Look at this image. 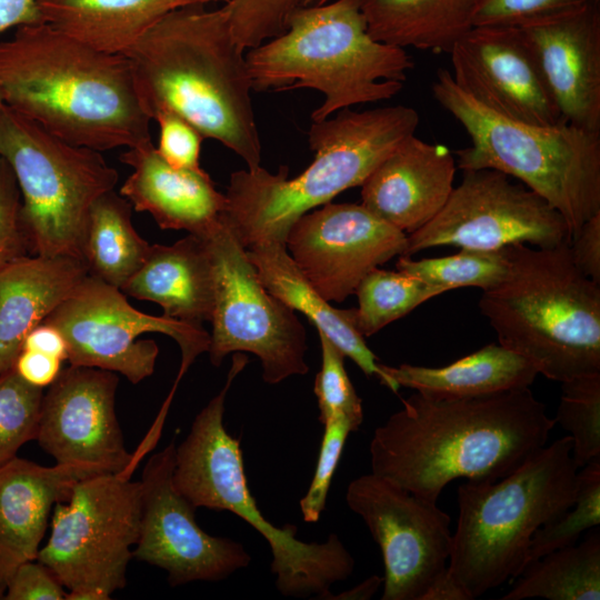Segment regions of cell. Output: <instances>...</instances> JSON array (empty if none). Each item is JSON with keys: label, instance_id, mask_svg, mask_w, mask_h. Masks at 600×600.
Instances as JSON below:
<instances>
[{"label": "cell", "instance_id": "cell-45", "mask_svg": "<svg viewBox=\"0 0 600 600\" xmlns=\"http://www.w3.org/2000/svg\"><path fill=\"white\" fill-rule=\"evenodd\" d=\"M63 361L36 351L21 350L13 369L29 384L46 388L54 382L61 372Z\"/></svg>", "mask_w": 600, "mask_h": 600}, {"label": "cell", "instance_id": "cell-43", "mask_svg": "<svg viewBox=\"0 0 600 600\" xmlns=\"http://www.w3.org/2000/svg\"><path fill=\"white\" fill-rule=\"evenodd\" d=\"M64 587L54 573L38 560L21 563L7 583L6 600H63Z\"/></svg>", "mask_w": 600, "mask_h": 600}, {"label": "cell", "instance_id": "cell-49", "mask_svg": "<svg viewBox=\"0 0 600 600\" xmlns=\"http://www.w3.org/2000/svg\"><path fill=\"white\" fill-rule=\"evenodd\" d=\"M383 583V578L379 576H371L360 584L352 589H349L331 599H344V600H368L378 591L379 587Z\"/></svg>", "mask_w": 600, "mask_h": 600}, {"label": "cell", "instance_id": "cell-41", "mask_svg": "<svg viewBox=\"0 0 600 600\" xmlns=\"http://www.w3.org/2000/svg\"><path fill=\"white\" fill-rule=\"evenodd\" d=\"M21 193L9 163L0 157V271L31 254L21 222Z\"/></svg>", "mask_w": 600, "mask_h": 600}, {"label": "cell", "instance_id": "cell-16", "mask_svg": "<svg viewBox=\"0 0 600 600\" xmlns=\"http://www.w3.org/2000/svg\"><path fill=\"white\" fill-rule=\"evenodd\" d=\"M174 452L171 442L143 468L139 537L132 556L167 571L171 587L223 580L248 567L251 557L241 543L199 527L196 508L173 484Z\"/></svg>", "mask_w": 600, "mask_h": 600}, {"label": "cell", "instance_id": "cell-4", "mask_svg": "<svg viewBox=\"0 0 600 600\" xmlns=\"http://www.w3.org/2000/svg\"><path fill=\"white\" fill-rule=\"evenodd\" d=\"M419 122L418 111L407 106L348 108L331 119L312 121L308 130L312 162L291 179L287 166L277 173L261 166L232 172L221 222L244 249L286 243L300 217L361 186L391 151L416 134Z\"/></svg>", "mask_w": 600, "mask_h": 600}, {"label": "cell", "instance_id": "cell-17", "mask_svg": "<svg viewBox=\"0 0 600 600\" xmlns=\"http://www.w3.org/2000/svg\"><path fill=\"white\" fill-rule=\"evenodd\" d=\"M116 372L70 366L43 394L36 440L56 463L86 464L104 473L132 472L154 442L126 449L116 414Z\"/></svg>", "mask_w": 600, "mask_h": 600}, {"label": "cell", "instance_id": "cell-39", "mask_svg": "<svg viewBox=\"0 0 600 600\" xmlns=\"http://www.w3.org/2000/svg\"><path fill=\"white\" fill-rule=\"evenodd\" d=\"M323 426L317 467L308 491L300 500V510L306 522H317L320 519L346 440L349 433L354 431L350 422L342 418L329 420Z\"/></svg>", "mask_w": 600, "mask_h": 600}, {"label": "cell", "instance_id": "cell-1", "mask_svg": "<svg viewBox=\"0 0 600 600\" xmlns=\"http://www.w3.org/2000/svg\"><path fill=\"white\" fill-rule=\"evenodd\" d=\"M554 426L529 387L469 398L416 391L374 430L371 472L437 502L453 480L506 477L547 444Z\"/></svg>", "mask_w": 600, "mask_h": 600}, {"label": "cell", "instance_id": "cell-30", "mask_svg": "<svg viewBox=\"0 0 600 600\" xmlns=\"http://www.w3.org/2000/svg\"><path fill=\"white\" fill-rule=\"evenodd\" d=\"M132 209L114 190L103 193L91 206L82 237L88 274L119 289L140 269L150 248L133 227Z\"/></svg>", "mask_w": 600, "mask_h": 600}, {"label": "cell", "instance_id": "cell-24", "mask_svg": "<svg viewBox=\"0 0 600 600\" xmlns=\"http://www.w3.org/2000/svg\"><path fill=\"white\" fill-rule=\"evenodd\" d=\"M88 276L78 257L29 254L0 271V376L13 368L26 336Z\"/></svg>", "mask_w": 600, "mask_h": 600}, {"label": "cell", "instance_id": "cell-29", "mask_svg": "<svg viewBox=\"0 0 600 600\" xmlns=\"http://www.w3.org/2000/svg\"><path fill=\"white\" fill-rule=\"evenodd\" d=\"M360 6L374 40L449 53L473 27L476 0H360Z\"/></svg>", "mask_w": 600, "mask_h": 600}, {"label": "cell", "instance_id": "cell-7", "mask_svg": "<svg viewBox=\"0 0 600 600\" xmlns=\"http://www.w3.org/2000/svg\"><path fill=\"white\" fill-rule=\"evenodd\" d=\"M579 469L566 436L503 478L459 486L447 573L470 600L523 572L533 533L573 503Z\"/></svg>", "mask_w": 600, "mask_h": 600}, {"label": "cell", "instance_id": "cell-46", "mask_svg": "<svg viewBox=\"0 0 600 600\" xmlns=\"http://www.w3.org/2000/svg\"><path fill=\"white\" fill-rule=\"evenodd\" d=\"M21 350L41 352L67 361L68 346L61 331L52 324L40 323L24 338Z\"/></svg>", "mask_w": 600, "mask_h": 600}, {"label": "cell", "instance_id": "cell-8", "mask_svg": "<svg viewBox=\"0 0 600 600\" xmlns=\"http://www.w3.org/2000/svg\"><path fill=\"white\" fill-rule=\"evenodd\" d=\"M247 363L246 354L233 353L223 388L196 416L188 436L176 446L173 484L196 509L230 511L267 540L280 593L329 599L330 587L352 573L353 557L336 533L324 542H304L296 538L294 524L277 527L267 520L249 491L240 441L223 424L227 393Z\"/></svg>", "mask_w": 600, "mask_h": 600}, {"label": "cell", "instance_id": "cell-3", "mask_svg": "<svg viewBox=\"0 0 600 600\" xmlns=\"http://www.w3.org/2000/svg\"><path fill=\"white\" fill-rule=\"evenodd\" d=\"M123 56L139 103L151 120L158 110L168 109L204 139L233 151L247 169L260 166L246 51L234 40L223 4L169 12Z\"/></svg>", "mask_w": 600, "mask_h": 600}, {"label": "cell", "instance_id": "cell-31", "mask_svg": "<svg viewBox=\"0 0 600 600\" xmlns=\"http://www.w3.org/2000/svg\"><path fill=\"white\" fill-rule=\"evenodd\" d=\"M502 600L600 599V533L552 551L528 566Z\"/></svg>", "mask_w": 600, "mask_h": 600}, {"label": "cell", "instance_id": "cell-10", "mask_svg": "<svg viewBox=\"0 0 600 600\" xmlns=\"http://www.w3.org/2000/svg\"><path fill=\"white\" fill-rule=\"evenodd\" d=\"M0 157L21 193L30 253L82 259L91 206L114 190L118 171L100 151L68 143L7 104L0 107Z\"/></svg>", "mask_w": 600, "mask_h": 600}, {"label": "cell", "instance_id": "cell-13", "mask_svg": "<svg viewBox=\"0 0 600 600\" xmlns=\"http://www.w3.org/2000/svg\"><path fill=\"white\" fill-rule=\"evenodd\" d=\"M58 328L70 366L120 373L137 384L154 372L159 347L143 333L172 338L181 351L178 383L196 358L208 352L210 333L202 326L139 311L113 286L87 276L43 320Z\"/></svg>", "mask_w": 600, "mask_h": 600}, {"label": "cell", "instance_id": "cell-22", "mask_svg": "<svg viewBox=\"0 0 600 600\" xmlns=\"http://www.w3.org/2000/svg\"><path fill=\"white\" fill-rule=\"evenodd\" d=\"M101 473L91 466L43 467L19 457L0 467V599L16 569L37 560L54 506L79 481Z\"/></svg>", "mask_w": 600, "mask_h": 600}, {"label": "cell", "instance_id": "cell-32", "mask_svg": "<svg viewBox=\"0 0 600 600\" xmlns=\"http://www.w3.org/2000/svg\"><path fill=\"white\" fill-rule=\"evenodd\" d=\"M443 292L411 274L377 267L363 277L354 291L359 303L354 308L356 327L363 338L373 336Z\"/></svg>", "mask_w": 600, "mask_h": 600}, {"label": "cell", "instance_id": "cell-18", "mask_svg": "<svg viewBox=\"0 0 600 600\" xmlns=\"http://www.w3.org/2000/svg\"><path fill=\"white\" fill-rule=\"evenodd\" d=\"M407 234L361 203L328 202L300 217L286 238L288 253L329 302L353 294L372 269L404 254Z\"/></svg>", "mask_w": 600, "mask_h": 600}, {"label": "cell", "instance_id": "cell-36", "mask_svg": "<svg viewBox=\"0 0 600 600\" xmlns=\"http://www.w3.org/2000/svg\"><path fill=\"white\" fill-rule=\"evenodd\" d=\"M43 394L42 388L26 382L13 368L0 376V467L36 440Z\"/></svg>", "mask_w": 600, "mask_h": 600}, {"label": "cell", "instance_id": "cell-38", "mask_svg": "<svg viewBox=\"0 0 600 600\" xmlns=\"http://www.w3.org/2000/svg\"><path fill=\"white\" fill-rule=\"evenodd\" d=\"M312 0H229L227 9L231 31L244 50L282 33L290 16Z\"/></svg>", "mask_w": 600, "mask_h": 600}, {"label": "cell", "instance_id": "cell-11", "mask_svg": "<svg viewBox=\"0 0 600 600\" xmlns=\"http://www.w3.org/2000/svg\"><path fill=\"white\" fill-rule=\"evenodd\" d=\"M131 474L83 479L54 506L50 538L37 560L68 590L67 600H108L126 586L141 512V483Z\"/></svg>", "mask_w": 600, "mask_h": 600}, {"label": "cell", "instance_id": "cell-44", "mask_svg": "<svg viewBox=\"0 0 600 600\" xmlns=\"http://www.w3.org/2000/svg\"><path fill=\"white\" fill-rule=\"evenodd\" d=\"M576 267L600 284V213L588 219L570 242Z\"/></svg>", "mask_w": 600, "mask_h": 600}, {"label": "cell", "instance_id": "cell-33", "mask_svg": "<svg viewBox=\"0 0 600 600\" xmlns=\"http://www.w3.org/2000/svg\"><path fill=\"white\" fill-rule=\"evenodd\" d=\"M510 264L511 246L497 250L463 248L451 256L420 260L402 254L396 269L444 292L461 287H477L483 291L499 284L507 277Z\"/></svg>", "mask_w": 600, "mask_h": 600}, {"label": "cell", "instance_id": "cell-14", "mask_svg": "<svg viewBox=\"0 0 600 600\" xmlns=\"http://www.w3.org/2000/svg\"><path fill=\"white\" fill-rule=\"evenodd\" d=\"M439 213L407 234L404 256L454 246L497 250L514 244L553 248L571 242L562 216L521 182L493 169L462 170Z\"/></svg>", "mask_w": 600, "mask_h": 600}, {"label": "cell", "instance_id": "cell-48", "mask_svg": "<svg viewBox=\"0 0 600 600\" xmlns=\"http://www.w3.org/2000/svg\"><path fill=\"white\" fill-rule=\"evenodd\" d=\"M422 600H470V597L446 570L430 586Z\"/></svg>", "mask_w": 600, "mask_h": 600}, {"label": "cell", "instance_id": "cell-51", "mask_svg": "<svg viewBox=\"0 0 600 600\" xmlns=\"http://www.w3.org/2000/svg\"><path fill=\"white\" fill-rule=\"evenodd\" d=\"M3 99H2V96H1V92H0V107L3 106Z\"/></svg>", "mask_w": 600, "mask_h": 600}, {"label": "cell", "instance_id": "cell-23", "mask_svg": "<svg viewBox=\"0 0 600 600\" xmlns=\"http://www.w3.org/2000/svg\"><path fill=\"white\" fill-rule=\"evenodd\" d=\"M119 161L132 168L119 193L138 212H148L163 230L206 237L221 223L226 196L202 170L168 164L151 141L129 148Z\"/></svg>", "mask_w": 600, "mask_h": 600}, {"label": "cell", "instance_id": "cell-25", "mask_svg": "<svg viewBox=\"0 0 600 600\" xmlns=\"http://www.w3.org/2000/svg\"><path fill=\"white\" fill-rule=\"evenodd\" d=\"M120 290L159 304L167 318L194 326L210 322L214 277L206 239L188 233L170 246L150 244L143 264Z\"/></svg>", "mask_w": 600, "mask_h": 600}, {"label": "cell", "instance_id": "cell-2", "mask_svg": "<svg viewBox=\"0 0 600 600\" xmlns=\"http://www.w3.org/2000/svg\"><path fill=\"white\" fill-rule=\"evenodd\" d=\"M3 103L48 132L97 151L151 141L123 54L98 51L47 22L0 42Z\"/></svg>", "mask_w": 600, "mask_h": 600}, {"label": "cell", "instance_id": "cell-19", "mask_svg": "<svg viewBox=\"0 0 600 600\" xmlns=\"http://www.w3.org/2000/svg\"><path fill=\"white\" fill-rule=\"evenodd\" d=\"M456 86L504 118L562 121L536 57L517 26L472 27L449 52Z\"/></svg>", "mask_w": 600, "mask_h": 600}, {"label": "cell", "instance_id": "cell-27", "mask_svg": "<svg viewBox=\"0 0 600 600\" xmlns=\"http://www.w3.org/2000/svg\"><path fill=\"white\" fill-rule=\"evenodd\" d=\"M229 0H37L43 22L106 53L124 54L169 12Z\"/></svg>", "mask_w": 600, "mask_h": 600}, {"label": "cell", "instance_id": "cell-5", "mask_svg": "<svg viewBox=\"0 0 600 600\" xmlns=\"http://www.w3.org/2000/svg\"><path fill=\"white\" fill-rule=\"evenodd\" d=\"M252 90L313 89L311 120L398 94L413 68L406 49L374 40L360 0H330L294 11L286 30L246 51Z\"/></svg>", "mask_w": 600, "mask_h": 600}, {"label": "cell", "instance_id": "cell-42", "mask_svg": "<svg viewBox=\"0 0 600 600\" xmlns=\"http://www.w3.org/2000/svg\"><path fill=\"white\" fill-rule=\"evenodd\" d=\"M581 0H476L473 27L518 26L521 22Z\"/></svg>", "mask_w": 600, "mask_h": 600}, {"label": "cell", "instance_id": "cell-9", "mask_svg": "<svg viewBox=\"0 0 600 600\" xmlns=\"http://www.w3.org/2000/svg\"><path fill=\"white\" fill-rule=\"evenodd\" d=\"M431 89L470 137V146L456 151L459 169H493L518 179L562 216L571 239L600 213V132L499 116L458 88L447 69L438 70Z\"/></svg>", "mask_w": 600, "mask_h": 600}, {"label": "cell", "instance_id": "cell-35", "mask_svg": "<svg viewBox=\"0 0 600 600\" xmlns=\"http://www.w3.org/2000/svg\"><path fill=\"white\" fill-rule=\"evenodd\" d=\"M556 422L569 432L572 458L581 468L600 458V373L561 382Z\"/></svg>", "mask_w": 600, "mask_h": 600}, {"label": "cell", "instance_id": "cell-40", "mask_svg": "<svg viewBox=\"0 0 600 600\" xmlns=\"http://www.w3.org/2000/svg\"><path fill=\"white\" fill-rule=\"evenodd\" d=\"M152 120L159 126L156 147L160 157L171 167L186 170H202L200 164L202 134L188 121L168 110H158Z\"/></svg>", "mask_w": 600, "mask_h": 600}, {"label": "cell", "instance_id": "cell-20", "mask_svg": "<svg viewBox=\"0 0 600 600\" xmlns=\"http://www.w3.org/2000/svg\"><path fill=\"white\" fill-rule=\"evenodd\" d=\"M517 27L562 121L600 132V0H581Z\"/></svg>", "mask_w": 600, "mask_h": 600}, {"label": "cell", "instance_id": "cell-21", "mask_svg": "<svg viewBox=\"0 0 600 600\" xmlns=\"http://www.w3.org/2000/svg\"><path fill=\"white\" fill-rule=\"evenodd\" d=\"M457 168L447 146L429 143L413 134L391 151L360 186L361 204L410 234L443 208L454 188Z\"/></svg>", "mask_w": 600, "mask_h": 600}, {"label": "cell", "instance_id": "cell-50", "mask_svg": "<svg viewBox=\"0 0 600 600\" xmlns=\"http://www.w3.org/2000/svg\"><path fill=\"white\" fill-rule=\"evenodd\" d=\"M328 1H330V0H312V1H311V4H313V3H314V4H321V3H326V2H328Z\"/></svg>", "mask_w": 600, "mask_h": 600}, {"label": "cell", "instance_id": "cell-37", "mask_svg": "<svg viewBox=\"0 0 600 600\" xmlns=\"http://www.w3.org/2000/svg\"><path fill=\"white\" fill-rule=\"evenodd\" d=\"M321 368L314 380V394L319 407V420L342 418L356 431L363 421L362 401L344 368V354L321 332Z\"/></svg>", "mask_w": 600, "mask_h": 600}, {"label": "cell", "instance_id": "cell-26", "mask_svg": "<svg viewBox=\"0 0 600 600\" xmlns=\"http://www.w3.org/2000/svg\"><path fill=\"white\" fill-rule=\"evenodd\" d=\"M266 289L292 310L303 313L343 354L368 377L380 381L383 372L354 322V308L337 309L304 278L286 243L266 242L246 249Z\"/></svg>", "mask_w": 600, "mask_h": 600}, {"label": "cell", "instance_id": "cell-12", "mask_svg": "<svg viewBox=\"0 0 600 600\" xmlns=\"http://www.w3.org/2000/svg\"><path fill=\"white\" fill-rule=\"evenodd\" d=\"M203 238L214 277L211 364L220 366L229 353L249 352L260 359L269 384L306 374L307 333L294 310L266 289L246 249L222 222Z\"/></svg>", "mask_w": 600, "mask_h": 600}, {"label": "cell", "instance_id": "cell-47", "mask_svg": "<svg viewBox=\"0 0 600 600\" xmlns=\"http://www.w3.org/2000/svg\"><path fill=\"white\" fill-rule=\"evenodd\" d=\"M43 22L37 0H0V33L20 26Z\"/></svg>", "mask_w": 600, "mask_h": 600}, {"label": "cell", "instance_id": "cell-6", "mask_svg": "<svg viewBox=\"0 0 600 600\" xmlns=\"http://www.w3.org/2000/svg\"><path fill=\"white\" fill-rule=\"evenodd\" d=\"M479 309L499 344L539 374L561 383L600 373V284L576 267L570 243L511 246L507 277L483 290Z\"/></svg>", "mask_w": 600, "mask_h": 600}, {"label": "cell", "instance_id": "cell-28", "mask_svg": "<svg viewBox=\"0 0 600 600\" xmlns=\"http://www.w3.org/2000/svg\"><path fill=\"white\" fill-rule=\"evenodd\" d=\"M380 382L391 391L406 387L434 398H469L530 387L539 374L529 360L499 343L444 367L380 363Z\"/></svg>", "mask_w": 600, "mask_h": 600}, {"label": "cell", "instance_id": "cell-15", "mask_svg": "<svg viewBox=\"0 0 600 600\" xmlns=\"http://www.w3.org/2000/svg\"><path fill=\"white\" fill-rule=\"evenodd\" d=\"M346 501L381 550V599L422 600L448 567L452 547L449 514L437 502L372 472L349 483Z\"/></svg>", "mask_w": 600, "mask_h": 600}, {"label": "cell", "instance_id": "cell-34", "mask_svg": "<svg viewBox=\"0 0 600 600\" xmlns=\"http://www.w3.org/2000/svg\"><path fill=\"white\" fill-rule=\"evenodd\" d=\"M599 523L600 458H596L578 470L573 503L533 533L526 568L552 551L574 544L581 533Z\"/></svg>", "mask_w": 600, "mask_h": 600}]
</instances>
